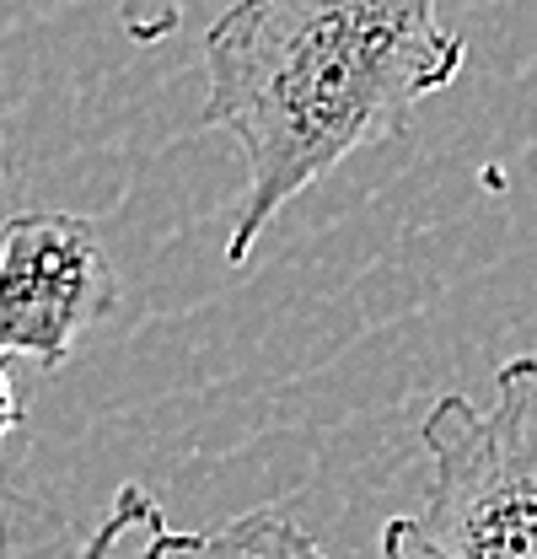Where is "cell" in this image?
<instances>
[{
	"label": "cell",
	"instance_id": "6da1fadb",
	"mask_svg": "<svg viewBox=\"0 0 537 559\" xmlns=\"http://www.w3.org/2000/svg\"><path fill=\"white\" fill-rule=\"evenodd\" d=\"M463 66L468 44L441 27L435 0H231L204 33L200 108L248 167L226 264L242 270L301 189L398 135Z\"/></svg>",
	"mask_w": 537,
	"mask_h": 559
},
{
	"label": "cell",
	"instance_id": "8992f818",
	"mask_svg": "<svg viewBox=\"0 0 537 559\" xmlns=\"http://www.w3.org/2000/svg\"><path fill=\"white\" fill-rule=\"evenodd\" d=\"M16 425H22V393L11 388V371L0 366V441H5Z\"/></svg>",
	"mask_w": 537,
	"mask_h": 559
},
{
	"label": "cell",
	"instance_id": "5b68a950",
	"mask_svg": "<svg viewBox=\"0 0 537 559\" xmlns=\"http://www.w3.org/2000/svg\"><path fill=\"white\" fill-rule=\"evenodd\" d=\"M162 522V506L145 495V485H119V495H114V506H108V516L92 527V538L75 549L70 559H114V549H119V538L130 533V527H156Z\"/></svg>",
	"mask_w": 537,
	"mask_h": 559
},
{
	"label": "cell",
	"instance_id": "277c9868",
	"mask_svg": "<svg viewBox=\"0 0 537 559\" xmlns=\"http://www.w3.org/2000/svg\"><path fill=\"white\" fill-rule=\"evenodd\" d=\"M140 559H329V555L290 516L259 506V511H242V516H231L226 527H210V533H178L162 516L151 527V544H145Z\"/></svg>",
	"mask_w": 537,
	"mask_h": 559
},
{
	"label": "cell",
	"instance_id": "3957f363",
	"mask_svg": "<svg viewBox=\"0 0 537 559\" xmlns=\"http://www.w3.org/2000/svg\"><path fill=\"white\" fill-rule=\"evenodd\" d=\"M119 301L108 242L86 215L22 210L0 231V366L38 360L60 371L81 334Z\"/></svg>",
	"mask_w": 537,
	"mask_h": 559
},
{
	"label": "cell",
	"instance_id": "7a4b0ae2",
	"mask_svg": "<svg viewBox=\"0 0 537 559\" xmlns=\"http://www.w3.org/2000/svg\"><path fill=\"white\" fill-rule=\"evenodd\" d=\"M419 436L430 489L382 527V559H537V355L500 366L489 409L441 393Z\"/></svg>",
	"mask_w": 537,
	"mask_h": 559
},
{
	"label": "cell",
	"instance_id": "52a82bcc",
	"mask_svg": "<svg viewBox=\"0 0 537 559\" xmlns=\"http://www.w3.org/2000/svg\"><path fill=\"white\" fill-rule=\"evenodd\" d=\"M178 5H183V16H189V5H194V0H178Z\"/></svg>",
	"mask_w": 537,
	"mask_h": 559
}]
</instances>
